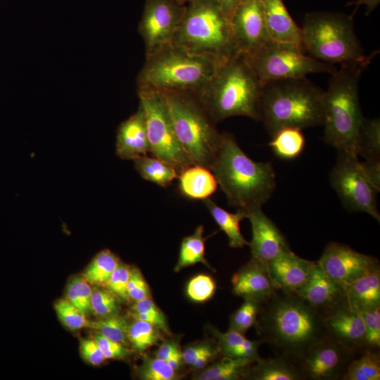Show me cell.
I'll return each mask as SVG.
<instances>
[{"label": "cell", "mask_w": 380, "mask_h": 380, "mask_svg": "<svg viewBox=\"0 0 380 380\" xmlns=\"http://www.w3.org/2000/svg\"><path fill=\"white\" fill-rule=\"evenodd\" d=\"M246 212L252 230V239L248 245L251 258L267 264L280 254L291 250L281 232L261 208Z\"/></svg>", "instance_id": "obj_17"}, {"label": "cell", "mask_w": 380, "mask_h": 380, "mask_svg": "<svg viewBox=\"0 0 380 380\" xmlns=\"http://www.w3.org/2000/svg\"><path fill=\"white\" fill-rule=\"evenodd\" d=\"M377 53H371L362 61L341 63L340 68L331 73L328 88L324 91V139L338 151L356 154L357 133L364 118L359 82Z\"/></svg>", "instance_id": "obj_4"}, {"label": "cell", "mask_w": 380, "mask_h": 380, "mask_svg": "<svg viewBox=\"0 0 380 380\" xmlns=\"http://www.w3.org/2000/svg\"><path fill=\"white\" fill-rule=\"evenodd\" d=\"M119 300L107 289H95L91 298V312L100 318L118 315L120 310Z\"/></svg>", "instance_id": "obj_42"}, {"label": "cell", "mask_w": 380, "mask_h": 380, "mask_svg": "<svg viewBox=\"0 0 380 380\" xmlns=\"http://www.w3.org/2000/svg\"><path fill=\"white\" fill-rule=\"evenodd\" d=\"M211 331L217 339L218 349L224 356L244 359L252 362L261 358L258 350L260 346L264 343L262 339L251 341L246 338L244 334L230 329L222 333L212 328Z\"/></svg>", "instance_id": "obj_26"}, {"label": "cell", "mask_w": 380, "mask_h": 380, "mask_svg": "<svg viewBox=\"0 0 380 380\" xmlns=\"http://www.w3.org/2000/svg\"><path fill=\"white\" fill-rule=\"evenodd\" d=\"M171 43L220 61L241 54L231 21L215 0H194L186 4Z\"/></svg>", "instance_id": "obj_7"}, {"label": "cell", "mask_w": 380, "mask_h": 380, "mask_svg": "<svg viewBox=\"0 0 380 380\" xmlns=\"http://www.w3.org/2000/svg\"><path fill=\"white\" fill-rule=\"evenodd\" d=\"M265 21L271 40L302 49L301 30L288 12L282 0H262Z\"/></svg>", "instance_id": "obj_23"}, {"label": "cell", "mask_w": 380, "mask_h": 380, "mask_svg": "<svg viewBox=\"0 0 380 380\" xmlns=\"http://www.w3.org/2000/svg\"><path fill=\"white\" fill-rule=\"evenodd\" d=\"M262 308V303L251 299H244L243 304L231 315L229 329L244 334L255 327Z\"/></svg>", "instance_id": "obj_38"}, {"label": "cell", "mask_w": 380, "mask_h": 380, "mask_svg": "<svg viewBox=\"0 0 380 380\" xmlns=\"http://www.w3.org/2000/svg\"><path fill=\"white\" fill-rule=\"evenodd\" d=\"M255 327L277 355L294 363L327 336L321 313L295 293L280 291L262 303Z\"/></svg>", "instance_id": "obj_1"}, {"label": "cell", "mask_w": 380, "mask_h": 380, "mask_svg": "<svg viewBox=\"0 0 380 380\" xmlns=\"http://www.w3.org/2000/svg\"><path fill=\"white\" fill-rule=\"evenodd\" d=\"M134 167L145 180L161 187H168L177 178L176 167L158 158L144 155L133 160Z\"/></svg>", "instance_id": "obj_29"}, {"label": "cell", "mask_w": 380, "mask_h": 380, "mask_svg": "<svg viewBox=\"0 0 380 380\" xmlns=\"http://www.w3.org/2000/svg\"><path fill=\"white\" fill-rule=\"evenodd\" d=\"M295 294L324 317L346 300V288L330 278L317 261L308 281Z\"/></svg>", "instance_id": "obj_19"}, {"label": "cell", "mask_w": 380, "mask_h": 380, "mask_svg": "<svg viewBox=\"0 0 380 380\" xmlns=\"http://www.w3.org/2000/svg\"><path fill=\"white\" fill-rule=\"evenodd\" d=\"M361 313L365 325L364 350L377 351L380 347V307Z\"/></svg>", "instance_id": "obj_44"}, {"label": "cell", "mask_w": 380, "mask_h": 380, "mask_svg": "<svg viewBox=\"0 0 380 380\" xmlns=\"http://www.w3.org/2000/svg\"><path fill=\"white\" fill-rule=\"evenodd\" d=\"M215 289V282L210 276L198 274L189 281L186 293L191 300L202 303L213 297Z\"/></svg>", "instance_id": "obj_43"}, {"label": "cell", "mask_w": 380, "mask_h": 380, "mask_svg": "<svg viewBox=\"0 0 380 380\" xmlns=\"http://www.w3.org/2000/svg\"><path fill=\"white\" fill-rule=\"evenodd\" d=\"M130 276V267L120 262L104 285L105 288L113 293L120 300L125 302L129 300L127 284Z\"/></svg>", "instance_id": "obj_45"}, {"label": "cell", "mask_w": 380, "mask_h": 380, "mask_svg": "<svg viewBox=\"0 0 380 380\" xmlns=\"http://www.w3.org/2000/svg\"><path fill=\"white\" fill-rule=\"evenodd\" d=\"M343 380H379L380 358L377 351L364 350L361 356L353 358L348 365Z\"/></svg>", "instance_id": "obj_34"}, {"label": "cell", "mask_w": 380, "mask_h": 380, "mask_svg": "<svg viewBox=\"0 0 380 380\" xmlns=\"http://www.w3.org/2000/svg\"><path fill=\"white\" fill-rule=\"evenodd\" d=\"M346 300L360 312L380 307V268L346 287Z\"/></svg>", "instance_id": "obj_25"}, {"label": "cell", "mask_w": 380, "mask_h": 380, "mask_svg": "<svg viewBox=\"0 0 380 380\" xmlns=\"http://www.w3.org/2000/svg\"><path fill=\"white\" fill-rule=\"evenodd\" d=\"M324 317L328 336L356 354L364 350L365 325L360 312L346 300Z\"/></svg>", "instance_id": "obj_18"}, {"label": "cell", "mask_w": 380, "mask_h": 380, "mask_svg": "<svg viewBox=\"0 0 380 380\" xmlns=\"http://www.w3.org/2000/svg\"><path fill=\"white\" fill-rule=\"evenodd\" d=\"M216 350L213 346H210L204 352H203L191 365L196 369H202L216 355Z\"/></svg>", "instance_id": "obj_51"}, {"label": "cell", "mask_w": 380, "mask_h": 380, "mask_svg": "<svg viewBox=\"0 0 380 380\" xmlns=\"http://www.w3.org/2000/svg\"><path fill=\"white\" fill-rule=\"evenodd\" d=\"M263 85L271 81L299 78L310 73H333L335 66L304 53L293 45L270 40L257 50L242 54Z\"/></svg>", "instance_id": "obj_10"}, {"label": "cell", "mask_w": 380, "mask_h": 380, "mask_svg": "<svg viewBox=\"0 0 380 380\" xmlns=\"http://www.w3.org/2000/svg\"><path fill=\"white\" fill-rule=\"evenodd\" d=\"M301 129L287 127L272 136L270 147L276 157L283 160H293L303 151L305 139Z\"/></svg>", "instance_id": "obj_31"}, {"label": "cell", "mask_w": 380, "mask_h": 380, "mask_svg": "<svg viewBox=\"0 0 380 380\" xmlns=\"http://www.w3.org/2000/svg\"><path fill=\"white\" fill-rule=\"evenodd\" d=\"M231 25L241 54L251 53L270 40L262 0H242L231 18Z\"/></svg>", "instance_id": "obj_16"}, {"label": "cell", "mask_w": 380, "mask_h": 380, "mask_svg": "<svg viewBox=\"0 0 380 380\" xmlns=\"http://www.w3.org/2000/svg\"><path fill=\"white\" fill-rule=\"evenodd\" d=\"M148 152L145 115L139 104L137 110L118 128L115 153L121 159L134 160Z\"/></svg>", "instance_id": "obj_22"}, {"label": "cell", "mask_w": 380, "mask_h": 380, "mask_svg": "<svg viewBox=\"0 0 380 380\" xmlns=\"http://www.w3.org/2000/svg\"><path fill=\"white\" fill-rule=\"evenodd\" d=\"M228 204L245 211L262 208L276 187V175L269 162L250 158L230 133L221 134L220 145L210 167Z\"/></svg>", "instance_id": "obj_2"}, {"label": "cell", "mask_w": 380, "mask_h": 380, "mask_svg": "<svg viewBox=\"0 0 380 380\" xmlns=\"http://www.w3.org/2000/svg\"><path fill=\"white\" fill-rule=\"evenodd\" d=\"M210 346H211L207 343H197L189 346L182 352L183 361L191 366L196 359Z\"/></svg>", "instance_id": "obj_50"}, {"label": "cell", "mask_w": 380, "mask_h": 380, "mask_svg": "<svg viewBox=\"0 0 380 380\" xmlns=\"http://www.w3.org/2000/svg\"><path fill=\"white\" fill-rule=\"evenodd\" d=\"M160 331L150 323L134 319L129 325L128 342L135 351L142 353L157 343L160 339Z\"/></svg>", "instance_id": "obj_36"}, {"label": "cell", "mask_w": 380, "mask_h": 380, "mask_svg": "<svg viewBox=\"0 0 380 380\" xmlns=\"http://www.w3.org/2000/svg\"><path fill=\"white\" fill-rule=\"evenodd\" d=\"M262 84L242 54L220 63L212 77L196 92L217 123L234 116L260 121Z\"/></svg>", "instance_id": "obj_3"}, {"label": "cell", "mask_w": 380, "mask_h": 380, "mask_svg": "<svg viewBox=\"0 0 380 380\" xmlns=\"http://www.w3.org/2000/svg\"><path fill=\"white\" fill-rule=\"evenodd\" d=\"M231 21V18L242 0H215Z\"/></svg>", "instance_id": "obj_53"}, {"label": "cell", "mask_w": 380, "mask_h": 380, "mask_svg": "<svg viewBox=\"0 0 380 380\" xmlns=\"http://www.w3.org/2000/svg\"><path fill=\"white\" fill-rule=\"evenodd\" d=\"M324 91L305 77L262 85L260 121L272 137L279 130L322 125Z\"/></svg>", "instance_id": "obj_5"}, {"label": "cell", "mask_w": 380, "mask_h": 380, "mask_svg": "<svg viewBox=\"0 0 380 380\" xmlns=\"http://www.w3.org/2000/svg\"><path fill=\"white\" fill-rule=\"evenodd\" d=\"M54 308L60 321L70 330L88 328L89 320L86 318V315L66 298L58 300L54 304Z\"/></svg>", "instance_id": "obj_41"}, {"label": "cell", "mask_w": 380, "mask_h": 380, "mask_svg": "<svg viewBox=\"0 0 380 380\" xmlns=\"http://www.w3.org/2000/svg\"><path fill=\"white\" fill-rule=\"evenodd\" d=\"M167 362L157 357H146L139 367V378L143 380H175L177 375Z\"/></svg>", "instance_id": "obj_40"}, {"label": "cell", "mask_w": 380, "mask_h": 380, "mask_svg": "<svg viewBox=\"0 0 380 380\" xmlns=\"http://www.w3.org/2000/svg\"><path fill=\"white\" fill-rule=\"evenodd\" d=\"M356 154L365 159H380L379 118H363L357 133Z\"/></svg>", "instance_id": "obj_33"}, {"label": "cell", "mask_w": 380, "mask_h": 380, "mask_svg": "<svg viewBox=\"0 0 380 380\" xmlns=\"http://www.w3.org/2000/svg\"><path fill=\"white\" fill-rule=\"evenodd\" d=\"M92 337L106 359H124L129 354L125 346L113 341L98 332L94 333Z\"/></svg>", "instance_id": "obj_47"}, {"label": "cell", "mask_w": 380, "mask_h": 380, "mask_svg": "<svg viewBox=\"0 0 380 380\" xmlns=\"http://www.w3.org/2000/svg\"><path fill=\"white\" fill-rule=\"evenodd\" d=\"M232 284L235 295L260 303L267 302L278 291L267 264L253 258L233 275Z\"/></svg>", "instance_id": "obj_20"}, {"label": "cell", "mask_w": 380, "mask_h": 380, "mask_svg": "<svg viewBox=\"0 0 380 380\" xmlns=\"http://www.w3.org/2000/svg\"><path fill=\"white\" fill-rule=\"evenodd\" d=\"M180 3L183 4H186L194 0H178Z\"/></svg>", "instance_id": "obj_56"}, {"label": "cell", "mask_w": 380, "mask_h": 380, "mask_svg": "<svg viewBox=\"0 0 380 380\" xmlns=\"http://www.w3.org/2000/svg\"><path fill=\"white\" fill-rule=\"evenodd\" d=\"M300 30L304 51L320 61L341 64L369 56L355 34L352 15L331 12L307 13Z\"/></svg>", "instance_id": "obj_9"}, {"label": "cell", "mask_w": 380, "mask_h": 380, "mask_svg": "<svg viewBox=\"0 0 380 380\" xmlns=\"http://www.w3.org/2000/svg\"><path fill=\"white\" fill-rule=\"evenodd\" d=\"M203 226H198L194 233L182 239L179 252V257L175 272H179L182 269L202 263L210 270L215 271L208 262L205 256V243L207 238L203 237Z\"/></svg>", "instance_id": "obj_30"}, {"label": "cell", "mask_w": 380, "mask_h": 380, "mask_svg": "<svg viewBox=\"0 0 380 380\" xmlns=\"http://www.w3.org/2000/svg\"><path fill=\"white\" fill-rule=\"evenodd\" d=\"M177 346H179L178 344L174 341H166L160 346L156 357L166 362Z\"/></svg>", "instance_id": "obj_52"}, {"label": "cell", "mask_w": 380, "mask_h": 380, "mask_svg": "<svg viewBox=\"0 0 380 380\" xmlns=\"http://www.w3.org/2000/svg\"><path fill=\"white\" fill-rule=\"evenodd\" d=\"M317 262L330 278L346 289L379 268L377 258L337 242L327 245Z\"/></svg>", "instance_id": "obj_15"}, {"label": "cell", "mask_w": 380, "mask_h": 380, "mask_svg": "<svg viewBox=\"0 0 380 380\" xmlns=\"http://www.w3.org/2000/svg\"><path fill=\"white\" fill-rule=\"evenodd\" d=\"M80 349L82 357L91 365L99 366L107 360L94 338L81 340Z\"/></svg>", "instance_id": "obj_48"}, {"label": "cell", "mask_w": 380, "mask_h": 380, "mask_svg": "<svg viewBox=\"0 0 380 380\" xmlns=\"http://www.w3.org/2000/svg\"><path fill=\"white\" fill-rule=\"evenodd\" d=\"M182 360V352L177 346L173 353L170 355L166 362L171 367L172 369L177 372L181 367Z\"/></svg>", "instance_id": "obj_54"}, {"label": "cell", "mask_w": 380, "mask_h": 380, "mask_svg": "<svg viewBox=\"0 0 380 380\" xmlns=\"http://www.w3.org/2000/svg\"><path fill=\"white\" fill-rule=\"evenodd\" d=\"M249 360L224 356L220 360L204 369L195 379L198 380H237L245 377L250 365Z\"/></svg>", "instance_id": "obj_32"}, {"label": "cell", "mask_w": 380, "mask_h": 380, "mask_svg": "<svg viewBox=\"0 0 380 380\" xmlns=\"http://www.w3.org/2000/svg\"><path fill=\"white\" fill-rule=\"evenodd\" d=\"M177 179L179 194L189 200L204 201L209 198L218 186L211 170L196 164L179 171Z\"/></svg>", "instance_id": "obj_24"}, {"label": "cell", "mask_w": 380, "mask_h": 380, "mask_svg": "<svg viewBox=\"0 0 380 380\" xmlns=\"http://www.w3.org/2000/svg\"><path fill=\"white\" fill-rule=\"evenodd\" d=\"M316 263L317 261L302 258L290 250L271 260L267 267L278 291L295 293L308 281Z\"/></svg>", "instance_id": "obj_21"}, {"label": "cell", "mask_w": 380, "mask_h": 380, "mask_svg": "<svg viewBox=\"0 0 380 380\" xmlns=\"http://www.w3.org/2000/svg\"><path fill=\"white\" fill-rule=\"evenodd\" d=\"M149 286L142 274L137 268L130 267V276L127 284L129 299L137 302L150 297Z\"/></svg>", "instance_id": "obj_46"}, {"label": "cell", "mask_w": 380, "mask_h": 380, "mask_svg": "<svg viewBox=\"0 0 380 380\" xmlns=\"http://www.w3.org/2000/svg\"><path fill=\"white\" fill-rule=\"evenodd\" d=\"M362 167L372 184L380 190V160L370 159L360 162Z\"/></svg>", "instance_id": "obj_49"}, {"label": "cell", "mask_w": 380, "mask_h": 380, "mask_svg": "<svg viewBox=\"0 0 380 380\" xmlns=\"http://www.w3.org/2000/svg\"><path fill=\"white\" fill-rule=\"evenodd\" d=\"M222 62L170 43L146 56L137 76L138 89L196 92Z\"/></svg>", "instance_id": "obj_6"}, {"label": "cell", "mask_w": 380, "mask_h": 380, "mask_svg": "<svg viewBox=\"0 0 380 380\" xmlns=\"http://www.w3.org/2000/svg\"><path fill=\"white\" fill-rule=\"evenodd\" d=\"M203 201L220 229L227 235L229 247L241 248L249 245V242L242 235L239 227L241 221L247 218L245 210L237 209L235 213H232L217 205L210 198Z\"/></svg>", "instance_id": "obj_28"}, {"label": "cell", "mask_w": 380, "mask_h": 380, "mask_svg": "<svg viewBox=\"0 0 380 380\" xmlns=\"http://www.w3.org/2000/svg\"><path fill=\"white\" fill-rule=\"evenodd\" d=\"M380 0H354L350 5H355V10L360 6L365 5L367 7V14L374 11L379 5Z\"/></svg>", "instance_id": "obj_55"}, {"label": "cell", "mask_w": 380, "mask_h": 380, "mask_svg": "<svg viewBox=\"0 0 380 380\" xmlns=\"http://www.w3.org/2000/svg\"><path fill=\"white\" fill-rule=\"evenodd\" d=\"M120 262L115 254L104 249L92 259L84 270L82 277L90 285L104 286Z\"/></svg>", "instance_id": "obj_35"}, {"label": "cell", "mask_w": 380, "mask_h": 380, "mask_svg": "<svg viewBox=\"0 0 380 380\" xmlns=\"http://www.w3.org/2000/svg\"><path fill=\"white\" fill-rule=\"evenodd\" d=\"M88 328L93 329L103 336L124 346L128 341L129 324L125 317L118 314L96 321H89Z\"/></svg>", "instance_id": "obj_37"}, {"label": "cell", "mask_w": 380, "mask_h": 380, "mask_svg": "<svg viewBox=\"0 0 380 380\" xmlns=\"http://www.w3.org/2000/svg\"><path fill=\"white\" fill-rule=\"evenodd\" d=\"M138 96L145 115L151 156L173 165L178 173L192 165L175 135L163 93L138 89Z\"/></svg>", "instance_id": "obj_11"}, {"label": "cell", "mask_w": 380, "mask_h": 380, "mask_svg": "<svg viewBox=\"0 0 380 380\" xmlns=\"http://www.w3.org/2000/svg\"><path fill=\"white\" fill-rule=\"evenodd\" d=\"M178 0H146L138 31L146 56L171 43L186 11Z\"/></svg>", "instance_id": "obj_13"}, {"label": "cell", "mask_w": 380, "mask_h": 380, "mask_svg": "<svg viewBox=\"0 0 380 380\" xmlns=\"http://www.w3.org/2000/svg\"><path fill=\"white\" fill-rule=\"evenodd\" d=\"M175 135L192 164L210 168L221 134L192 91L162 92Z\"/></svg>", "instance_id": "obj_8"}, {"label": "cell", "mask_w": 380, "mask_h": 380, "mask_svg": "<svg viewBox=\"0 0 380 380\" xmlns=\"http://www.w3.org/2000/svg\"><path fill=\"white\" fill-rule=\"evenodd\" d=\"M329 179L345 208L366 213L380 222L376 199L379 191L367 177L357 155L338 151Z\"/></svg>", "instance_id": "obj_12"}, {"label": "cell", "mask_w": 380, "mask_h": 380, "mask_svg": "<svg viewBox=\"0 0 380 380\" xmlns=\"http://www.w3.org/2000/svg\"><path fill=\"white\" fill-rule=\"evenodd\" d=\"M356 353L327 336L310 347L296 362L303 379H341Z\"/></svg>", "instance_id": "obj_14"}, {"label": "cell", "mask_w": 380, "mask_h": 380, "mask_svg": "<svg viewBox=\"0 0 380 380\" xmlns=\"http://www.w3.org/2000/svg\"><path fill=\"white\" fill-rule=\"evenodd\" d=\"M245 376L253 380H303L296 363L279 355L260 358Z\"/></svg>", "instance_id": "obj_27"}, {"label": "cell", "mask_w": 380, "mask_h": 380, "mask_svg": "<svg viewBox=\"0 0 380 380\" xmlns=\"http://www.w3.org/2000/svg\"><path fill=\"white\" fill-rule=\"evenodd\" d=\"M92 292L90 284L82 277H76L68 284L66 299L87 316L91 312Z\"/></svg>", "instance_id": "obj_39"}]
</instances>
